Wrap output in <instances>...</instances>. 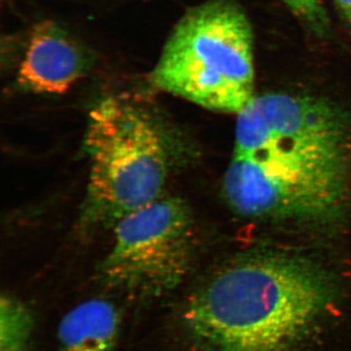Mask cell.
I'll return each instance as SVG.
<instances>
[{
	"label": "cell",
	"instance_id": "6",
	"mask_svg": "<svg viewBox=\"0 0 351 351\" xmlns=\"http://www.w3.org/2000/svg\"><path fill=\"white\" fill-rule=\"evenodd\" d=\"M91 55L60 25L40 23L32 29L17 73L27 91L64 94L91 66Z\"/></svg>",
	"mask_w": 351,
	"mask_h": 351
},
{
	"label": "cell",
	"instance_id": "8",
	"mask_svg": "<svg viewBox=\"0 0 351 351\" xmlns=\"http://www.w3.org/2000/svg\"><path fill=\"white\" fill-rule=\"evenodd\" d=\"M1 351H22L31 332L29 311L10 297L1 301Z\"/></svg>",
	"mask_w": 351,
	"mask_h": 351
},
{
	"label": "cell",
	"instance_id": "5",
	"mask_svg": "<svg viewBox=\"0 0 351 351\" xmlns=\"http://www.w3.org/2000/svg\"><path fill=\"white\" fill-rule=\"evenodd\" d=\"M100 265L104 285L132 300H156L179 287L193 258V218L179 197L161 196L117 221Z\"/></svg>",
	"mask_w": 351,
	"mask_h": 351
},
{
	"label": "cell",
	"instance_id": "7",
	"mask_svg": "<svg viewBox=\"0 0 351 351\" xmlns=\"http://www.w3.org/2000/svg\"><path fill=\"white\" fill-rule=\"evenodd\" d=\"M119 313L105 300L82 302L66 313L58 330L59 351H114Z\"/></svg>",
	"mask_w": 351,
	"mask_h": 351
},
{
	"label": "cell",
	"instance_id": "3",
	"mask_svg": "<svg viewBox=\"0 0 351 351\" xmlns=\"http://www.w3.org/2000/svg\"><path fill=\"white\" fill-rule=\"evenodd\" d=\"M175 141L144 101L119 94L97 103L88 115L84 138L90 173L83 228L114 226L163 196L176 160Z\"/></svg>",
	"mask_w": 351,
	"mask_h": 351
},
{
	"label": "cell",
	"instance_id": "1",
	"mask_svg": "<svg viewBox=\"0 0 351 351\" xmlns=\"http://www.w3.org/2000/svg\"><path fill=\"white\" fill-rule=\"evenodd\" d=\"M237 115L223 193L235 213L327 223L351 195V119L323 97L255 95Z\"/></svg>",
	"mask_w": 351,
	"mask_h": 351
},
{
	"label": "cell",
	"instance_id": "10",
	"mask_svg": "<svg viewBox=\"0 0 351 351\" xmlns=\"http://www.w3.org/2000/svg\"><path fill=\"white\" fill-rule=\"evenodd\" d=\"M334 2L343 19L351 25V0H334Z\"/></svg>",
	"mask_w": 351,
	"mask_h": 351
},
{
	"label": "cell",
	"instance_id": "2",
	"mask_svg": "<svg viewBox=\"0 0 351 351\" xmlns=\"http://www.w3.org/2000/svg\"><path fill=\"white\" fill-rule=\"evenodd\" d=\"M336 274L301 254L261 251L215 270L184 302L195 351H324L345 315Z\"/></svg>",
	"mask_w": 351,
	"mask_h": 351
},
{
	"label": "cell",
	"instance_id": "9",
	"mask_svg": "<svg viewBox=\"0 0 351 351\" xmlns=\"http://www.w3.org/2000/svg\"><path fill=\"white\" fill-rule=\"evenodd\" d=\"M291 13L309 31L317 36H323L329 31L324 0H280Z\"/></svg>",
	"mask_w": 351,
	"mask_h": 351
},
{
	"label": "cell",
	"instance_id": "4",
	"mask_svg": "<svg viewBox=\"0 0 351 351\" xmlns=\"http://www.w3.org/2000/svg\"><path fill=\"white\" fill-rule=\"evenodd\" d=\"M151 82L207 110L239 114L256 95L253 29L243 9L232 0H210L189 10Z\"/></svg>",
	"mask_w": 351,
	"mask_h": 351
}]
</instances>
